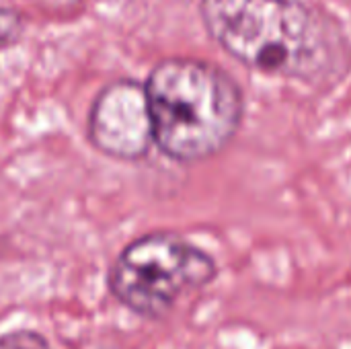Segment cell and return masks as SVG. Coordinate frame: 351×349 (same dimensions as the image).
Here are the masks:
<instances>
[{"mask_svg":"<svg viewBox=\"0 0 351 349\" xmlns=\"http://www.w3.org/2000/svg\"><path fill=\"white\" fill-rule=\"evenodd\" d=\"M210 39L249 70L331 88L351 70L339 19L308 0H199Z\"/></svg>","mask_w":351,"mask_h":349,"instance_id":"cell-1","label":"cell"},{"mask_svg":"<svg viewBox=\"0 0 351 349\" xmlns=\"http://www.w3.org/2000/svg\"><path fill=\"white\" fill-rule=\"evenodd\" d=\"M154 146L169 160L195 165L224 152L245 119V93L222 66L165 58L144 80Z\"/></svg>","mask_w":351,"mask_h":349,"instance_id":"cell-2","label":"cell"},{"mask_svg":"<svg viewBox=\"0 0 351 349\" xmlns=\"http://www.w3.org/2000/svg\"><path fill=\"white\" fill-rule=\"evenodd\" d=\"M216 278L218 263L208 251L179 232L152 230L119 251L107 274V288L130 313L160 321Z\"/></svg>","mask_w":351,"mask_h":349,"instance_id":"cell-3","label":"cell"},{"mask_svg":"<svg viewBox=\"0 0 351 349\" xmlns=\"http://www.w3.org/2000/svg\"><path fill=\"white\" fill-rule=\"evenodd\" d=\"M86 138L107 158L119 163L146 158L154 140L144 82L134 78L107 82L88 109Z\"/></svg>","mask_w":351,"mask_h":349,"instance_id":"cell-4","label":"cell"},{"mask_svg":"<svg viewBox=\"0 0 351 349\" xmlns=\"http://www.w3.org/2000/svg\"><path fill=\"white\" fill-rule=\"evenodd\" d=\"M0 349H51V346L39 331L19 329L0 335Z\"/></svg>","mask_w":351,"mask_h":349,"instance_id":"cell-5","label":"cell"},{"mask_svg":"<svg viewBox=\"0 0 351 349\" xmlns=\"http://www.w3.org/2000/svg\"><path fill=\"white\" fill-rule=\"evenodd\" d=\"M25 31V19L19 10L0 6V47L14 43Z\"/></svg>","mask_w":351,"mask_h":349,"instance_id":"cell-6","label":"cell"},{"mask_svg":"<svg viewBox=\"0 0 351 349\" xmlns=\"http://www.w3.org/2000/svg\"><path fill=\"white\" fill-rule=\"evenodd\" d=\"M51 2H56V4H66V6H72V4H80V2H84V0H51Z\"/></svg>","mask_w":351,"mask_h":349,"instance_id":"cell-7","label":"cell"}]
</instances>
